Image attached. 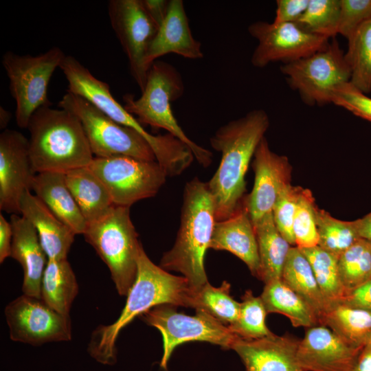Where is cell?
<instances>
[{"instance_id":"1","label":"cell","mask_w":371,"mask_h":371,"mask_svg":"<svg viewBox=\"0 0 371 371\" xmlns=\"http://www.w3.org/2000/svg\"><path fill=\"white\" fill-rule=\"evenodd\" d=\"M269 126L266 111L254 109L223 125L211 137V146L221 153L220 164L207 183L216 221L230 217L244 200L247 171Z\"/></svg>"},{"instance_id":"2","label":"cell","mask_w":371,"mask_h":371,"mask_svg":"<svg viewBox=\"0 0 371 371\" xmlns=\"http://www.w3.org/2000/svg\"><path fill=\"white\" fill-rule=\"evenodd\" d=\"M193 289L183 276H174L153 263L142 248L137 260L136 280L117 319L93 330L88 352L98 362L112 365L116 361L115 342L126 326L139 315L161 304L192 307Z\"/></svg>"},{"instance_id":"3","label":"cell","mask_w":371,"mask_h":371,"mask_svg":"<svg viewBox=\"0 0 371 371\" xmlns=\"http://www.w3.org/2000/svg\"><path fill=\"white\" fill-rule=\"evenodd\" d=\"M216 221L214 203L207 183L193 178L184 187L175 243L164 254L159 266L166 271L181 273L194 290L208 282L204 258Z\"/></svg>"},{"instance_id":"4","label":"cell","mask_w":371,"mask_h":371,"mask_svg":"<svg viewBox=\"0 0 371 371\" xmlns=\"http://www.w3.org/2000/svg\"><path fill=\"white\" fill-rule=\"evenodd\" d=\"M27 128L36 173H65L89 166L94 158L80 120L67 110L41 107L32 115Z\"/></svg>"},{"instance_id":"5","label":"cell","mask_w":371,"mask_h":371,"mask_svg":"<svg viewBox=\"0 0 371 371\" xmlns=\"http://www.w3.org/2000/svg\"><path fill=\"white\" fill-rule=\"evenodd\" d=\"M59 68L68 82V92L81 96L121 125L137 132L150 144L157 161L168 177L180 175L192 163L191 149L171 135H152L112 95L107 83L96 78L76 58L66 56Z\"/></svg>"},{"instance_id":"6","label":"cell","mask_w":371,"mask_h":371,"mask_svg":"<svg viewBox=\"0 0 371 371\" xmlns=\"http://www.w3.org/2000/svg\"><path fill=\"white\" fill-rule=\"evenodd\" d=\"M183 92L184 85L179 71L171 64L157 60L150 67L141 96L135 99L132 94L124 95V107L142 125L165 129L183 142L191 149L197 162L207 168L212 162V153L186 135L171 109V102Z\"/></svg>"},{"instance_id":"7","label":"cell","mask_w":371,"mask_h":371,"mask_svg":"<svg viewBox=\"0 0 371 371\" xmlns=\"http://www.w3.org/2000/svg\"><path fill=\"white\" fill-rule=\"evenodd\" d=\"M83 236L109 267L118 293L126 296L136 280L143 248L130 207L114 205L106 216L88 223Z\"/></svg>"},{"instance_id":"8","label":"cell","mask_w":371,"mask_h":371,"mask_svg":"<svg viewBox=\"0 0 371 371\" xmlns=\"http://www.w3.org/2000/svg\"><path fill=\"white\" fill-rule=\"evenodd\" d=\"M65 56L58 47L38 56L19 55L11 51L3 54L1 63L16 101L15 117L19 127L27 128L37 109L52 106L47 95L49 82Z\"/></svg>"},{"instance_id":"9","label":"cell","mask_w":371,"mask_h":371,"mask_svg":"<svg viewBox=\"0 0 371 371\" xmlns=\"http://www.w3.org/2000/svg\"><path fill=\"white\" fill-rule=\"evenodd\" d=\"M58 105L78 117L95 157L127 156L157 161L152 148L142 135L116 122L81 96L67 91Z\"/></svg>"},{"instance_id":"10","label":"cell","mask_w":371,"mask_h":371,"mask_svg":"<svg viewBox=\"0 0 371 371\" xmlns=\"http://www.w3.org/2000/svg\"><path fill=\"white\" fill-rule=\"evenodd\" d=\"M330 40L324 48L280 67L290 87L297 91L307 105L321 106L331 103L333 89L350 81L345 52L335 38Z\"/></svg>"},{"instance_id":"11","label":"cell","mask_w":371,"mask_h":371,"mask_svg":"<svg viewBox=\"0 0 371 371\" xmlns=\"http://www.w3.org/2000/svg\"><path fill=\"white\" fill-rule=\"evenodd\" d=\"M89 167L106 186L114 205L127 207L155 196L168 177L157 161L127 156L94 157Z\"/></svg>"},{"instance_id":"12","label":"cell","mask_w":371,"mask_h":371,"mask_svg":"<svg viewBox=\"0 0 371 371\" xmlns=\"http://www.w3.org/2000/svg\"><path fill=\"white\" fill-rule=\"evenodd\" d=\"M176 306L161 304L142 314L143 320L156 328L163 338V355L160 366L167 368L170 356L179 345L188 341H205L232 349L238 337L229 328L207 313L196 310L191 316L179 313Z\"/></svg>"},{"instance_id":"13","label":"cell","mask_w":371,"mask_h":371,"mask_svg":"<svg viewBox=\"0 0 371 371\" xmlns=\"http://www.w3.org/2000/svg\"><path fill=\"white\" fill-rule=\"evenodd\" d=\"M108 13L128 58L131 74L142 91L150 69L147 53L159 27L146 13L142 0H111Z\"/></svg>"},{"instance_id":"14","label":"cell","mask_w":371,"mask_h":371,"mask_svg":"<svg viewBox=\"0 0 371 371\" xmlns=\"http://www.w3.org/2000/svg\"><path fill=\"white\" fill-rule=\"evenodd\" d=\"M10 337L33 346L71 339L69 315H63L41 298L23 294L5 307Z\"/></svg>"},{"instance_id":"15","label":"cell","mask_w":371,"mask_h":371,"mask_svg":"<svg viewBox=\"0 0 371 371\" xmlns=\"http://www.w3.org/2000/svg\"><path fill=\"white\" fill-rule=\"evenodd\" d=\"M248 32L258 41L251 63L258 68L273 62L285 64L308 56L326 47L330 41L305 31L296 23L257 21L249 25Z\"/></svg>"},{"instance_id":"16","label":"cell","mask_w":371,"mask_h":371,"mask_svg":"<svg viewBox=\"0 0 371 371\" xmlns=\"http://www.w3.org/2000/svg\"><path fill=\"white\" fill-rule=\"evenodd\" d=\"M33 170L29 139L21 133L5 129L0 135V210L20 214L23 194L32 190Z\"/></svg>"},{"instance_id":"17","label":"cell","mask_w":371,"mask_h":371,"mask_svg":"<svg viewBox=\"0 0 371 371\" xmlns=\"http://www.w3.org/2000/svg\"><path fill=\"white\" fill-rule=\"evenodd\" d=\"M253 168L254 184L245 201L254 223L272 213L280 192L291 183V166L286 156L271 150L264 137L255 151Z\"/></svg>"},{"instance_id":"18","label":"cell","mask_w":371,"mask_h":371,"mask_svg":"<svg viewBox=\"0 0 371 371\" xmlns=\"http://www.w3.org/2000/svg\"><path fill=\"white\" fill-rule=\"evenodd\" d=\"M363 348L350 346L327 326L318 325L306 328L297 360L302 371H352Z\"/></svg>"},{"instance_id":"19","label":"cell","mask_w":371,"mask_h":371,"mask_svg":"<svg viewBox=\"0 0 371 371\" xmlns=\"http://www.w3.org/2000/svg\"><path fill=\"white\" fill-rule=\"evenodd\" d=\"M300 340L291 335H272L254 339L238 337L232 349L246 371H302L297 360Z\"/></svg>"},{"instance_id":"20","label":"cell","mask_w":371,"mask_h":371,"mask_svg":"<svg viewBox=\"0 0 371 371\" xmlns=\"http://www.w3.org/2000/svg\"><path fill=\"white\" fill-rule=\"evenodd\" d=\"M210 248L233 254L245 263L253 276L260 279L258 243L245 199L230 217L216 221Z\"/></svg>"},{"instance_id":"21","label":"cell","mask_w":371,"mask_h":371,"mask_svg":"<svg viewBox=\"0 0 371 371\" xmlns=\"http://www.w3.org/2000/svg\"><path fill=\"white\" fill-rule=\"evenodd\" d=\"M171 53L189 59L203 57L201 43L192 34L182 0H169L166 18L148 51L146 64L150 67L157 58Z\"/></svg>"},{"instance_id":"22","label":"cell","mask_w":371,"mask_h":371,"mask_svg":"<svg viewBox=\"0 0 371 371\" xmlns=\"http://www.w3.org/2000/svg\"><path fill=\"white\" fill-rule=\"evenodd\" d=\"M12 226L11 256L23 271V294L41 298V286L47 256L33 225L19 214L10 216Z\"/></svg>"},{"instance_id":"23","label":"cell","mask_w":371,"mask_h":371,"mask_svg":"<svg viewBox=\"0 0 371 371\" xmlns=\"http://www.w3.org/2000/svg\"><path fill=\"white\" fill-rule=\"evenodd\" d=\"M20 214L36 229L48 260L67 259L76 234L30 190L21 198Z\"/></svg>"},{"instance_id":"24","label":"cell","mask_w":371,"mask_h":371,"mask_svg":"<svg viewBox=\"0 0 371 371\" xmlns=\"http://www.w3.org/2000/svg\"><path fill=\"white\" fill-rule=\"evenodd\" d=\"M32 190L48 209L76 235H83L87 222L67 185L64 172L36 173Z\"/></svg>"},{"instance_id":"25","label":"cell","mask_w":371,"mask_h":371,"mask_svg":"<svg viewBox=\"0 0 371 371\" xmlns=\"http://www.w3.org/2000/svg\"><path fill=\"white\" fill-rule=\"evenodd\" d=\"M65 175L87 224L106 216L115 205L106 186L89 166L69 170Z\"/></svg>"},{"instance_id":"26","label":"cell","mask_w":371,"mask_h":371,"mask_svg":"<svg viewBox=\"0 0 371 371\" xmlns=\"http://www.w3.org/2000/svg\"><path fill=\"white\" fill-rule=\"evenodd\" d=\"M281 279L313 308L321 325L331 307L321 291L309 261L300 248H290Z\"/></svg>"},{"instance_id":"27","label":"cell","mask_w":371,"mask_h":371,"mask_svg":"<svg viewBox=\"0 0 371 371\" xmlns=\"http://www.w3.org/2000/svg\"><path fill=\"white\" fill-rule=\"evenodd\" d=\"M260 263V280L265 284L282 278L292 247L278 231L270 213L254 223Z\"/></svg>"},{"instance_id":"28","label":"cell","mask_w":371,"mask_h":371,"mask_svg":"<svg viewBox=\"0 0 371 371\" xmlns=\"http://www.w3.org/2000/svg\"><path fill=\"white\" fill-rule=\"evenodd\" d=\"M267 313L286 316L295 327L320 325L313 308L282 279L266 283L260 295Z\"/></svg>"},{"instance_id":"29","label":"cell","mask_w":371,"mask_h":371,"mask_svg":"<svg viewBox=\"0 0 371 371\" xmlns=\"http://www.w3.org/2000/svg\"><path fill=\"white\" fill-rule=\"evenodd\" d=\"M78 293L76 278L67 260H48L41 281V299L57 312L69 315Z\"/></svg>"},{"instance_id":"30","label":"cell","mask_w":371,"mask_h":371,"mask_svg":"<svg viewBox=\"0 0 371 371\" xmlns=\"http://www.w3.org/2000/svg\"><path fill=\"white\" fill-rule=\"evenodd\" d=\"M321 325L350 346L363 348L371 337V311L338 304L324 316Z\"/></svg>"},{"instance_id":"31","label":"cell","mask_w":371,"mask_h":371,"mask_svg":"<svg viewBox=\"0 0 371 371\" xmlns=\"http://www.w3.org/2000/svg\"><path fill=\"white\" fill-rule=\"evenodd\" d=\"M300 249L309 261L321 291L330 307L341 303L346 292L339 276V257L318 245Z\"/></svg>"},{"instance_id":"32","label":"cell","mask_w":371,"mask_h":371,"mask_svg":"<svg viewBox=\"0 0 371 371\" xmlns=\"http://www.w3.org/2000/svg\"><path fill=\"white\" fill-rule=\"evenodd\" d=\"M230 284L223 281L218 287L207 282L197 290L193 289L192 307L203 311L229 326L236 322L240 303L230 295Z\"/></svg>"},{"instance_id":"33","label":"cell","mask_w":371,"mask_h":371,"mask_svg":"<svg viewBox=\"0 0 371 371\" xmlns=\"http://www.w3.org/2000/svg\"><path fill=\"white\" fill-rule=\"evenodd\" d=\"M345 58L350 71V82L364 93L371 92V20L348 40Z\"/></svg>"},{"instance_id":"34","label":"cell","mask_w":371,"mask_h":371,"mask_svg":"<svg viewBox=\"0 0 371 371\" xmlns=\"http://www.w3.org/2000/svg\"><path fill=\"white\" fill-rule=\"evenodd\" d=\"M315 219L319 236L318 246L338 257L359 238L356 221H345L334 218L315 206Z\"/></svg>"},{"instance_id":"35","label":"cell","mask_w":371,"mask_h":371,"mask_svg":"<svg viewBox=\"0 0 371 371\" xmlns=\"http://www.w3.org/2000/svg\"><path fill=\"white\" fill-rule=\"evenodd\" d=\"M338 268L347 295L371 278V242L359 238L339 256Z\"/></svg>"},{"instance_id":"36","label":"cell","mask_w":371,"mask_h":371,"mask_svg":"<svg viewBox=\"0 0 371 371\" xmlns=\"http://www.w3.org/2000/svg\"><path fill=\"white\" fill-rule=\"evenodd\" d=\"M340 0H309L296 23L305 31L332 39L338 34Z\"/></svg>"},{"instance_id":"37","label":"cell","mask_w":371,"mask_h":371,"mask_svg":"<svg viewBox=\"0 0 371 371\" xmlns=\"http://www.w3.org/2000/svg\"><path fill=\"white\" fill-rule=\"evenodd\" d=\"M241 300L238 317L234 324L229 326L230 330L237 336L247 339L272 335L273 333L265 323L267 312L260 296L256 297L251 290H247Z\"/></svg>"},{"instance_id":"38","label":"cell","mask_w":371,"mask_h":371,"mask_svg":"<svg viewBox=\"0 0 371 371\" xmlns=\"http://www.w3.org/2000/svg\"><path fill=\"white\" fill-rule=\"evenodd\" d=\"M315 206L311 191L302 188L293 223L295 246L300 249L318 245L319 236L315 219Z\"/></svg>"},{"instance_id":"39","label":"cell","mask_w":371,"mask_h":371,"mask_svg":"<svg viewBox=\"0 0 371 371\" xmlns=\"http://www.w3.org/2000/svg\"><path fill=\"white\" fill-rule=\"evenodd\" d=\"M302 190V187L291 183L286 185L280 192L272 211L278 231L291 245H295L293 223Z\"/></svg>"},{"instance_id":"40","label":"cell","mask_w":371,"mask_h":371,"mask_svg":"<svg viewBox=\"0 0 371 371\" xmlns=\"http://www.w3.org/2000/svg\"><path fill=\"white\" fill-rule=\"evenodd\" d=\"M371 20V0H340L338 34L349 40Z\"/></svg>"},{"instance_id":"41","label":"cell","mask_w":371,"mask_h":371,"mask_svg":"<svg viewBox=\"0 0 371 371\" xmlns=\"http://www.w3.org/2000/svg\"><path fill=\"white\" fill-rule=\"evenodd\" d=\"M331 103L371 122V98L350 82H344L333 89Z\"/></svg>"},{"instance_id":"42","label":"cell","mask_w":371,"mask_h":371,"mask_svg":"<svg viewBox=\"0 0 371 371\" xmlns=\"http://www.w3.org/2000/svg\"><path fill=\"white\" fill-rule=\"evenodd\" d=\"M309 0H278L273 23H296L306 10Z\"/></svg>"},{"instance_id":"43","label":"cell","mask_w":371,"mask_h":371,"mask_svg":"<svg viewBox=\"0 0 371 371\" xmlns=\"http://www.w3.org/2000/svg\"><path fill=\"white\" fill-rule=\"evenodd\" d=\"M340 304L371 311V278L350 291Z\"/></svg>"},{"instance_id":"44","label":"cell","mask_w":371,"mask_h":371,"mask_svg":"<svg viewBox=\"0 0 371 371\" xmlns=\"http://www.w3.org/2000/svg\"><path fill=\"white\" fill-rule=\"evenodd\" d=\"M12 226L2 213L0 214V263L11 256Z\"/></svg>"},{"instance_id":"45","label":"cell","mask_w":371,"mask_h":371,"mask_svg":"<svg viewBox=\"0 0 371 371\" xmlns=\"http://www.w3.org/2000/svg\"><path fill=\"white\" fill-rule=\"evenodd\" d=\"M142 3L146 13L159 27L167 14L169 1L142 0Z\"/></svg>"},{"instance_id":"46","label":"cell","mask_w":371,"mask_h":371,"mask_svg":"<svg viewBox=\"0 0 371 371\" xmlns=\"http://www.w3.org/2000/svg\"><path fill=\"white\" fill-rule=\"evenodd\" d=\"M352 371H371V348L363 347Z\"/></svg>"},{"instance_id":"47","label":"cell","mask_w":371,"mask_h":371,"mask_svg":"<svg viewBox=\"0 0 371 371\" xmlns=\"http://www.w3.org/2000/svg\"><path fill=\"white\" fill-rule=\"evenodd\" d=\"M355 221L359 237L371 242V212Z\"/></svg>"},{"instance_id":"48","label":"cell","mask_w":371,"mask_h":371,"mask_svg":"<svg viewBox=\"0 0 371 371\" xmlns=\"http://www.w3.org/2000/svg\"><path fill=\"white\" fill-rule=\"evenodd\" d=\"M11 119V113L3 107H0V128L4 131Z\"/></svg>"},{"instance_id":"49","label":"cell","mask_w":371,"mask_h":371,"mask_svg":"<svg viewBox=\"0 0 371 371\" xmlns=\"http://www.w3.org/2000/svg\"><path fill=\"white\" fill-rule=\"evenodd\" d=\"M365 346L371 348V337H370V340L368 341V342L367 343V344Z\"/></svg>"}]
</instances>
